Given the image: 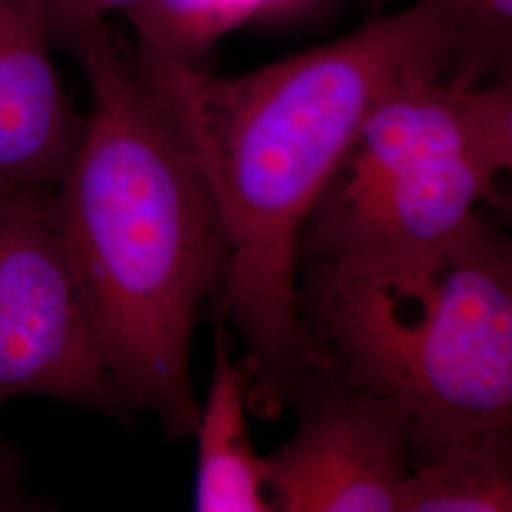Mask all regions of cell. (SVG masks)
Masks as SVG:
<instances>
[{"mask_svg": "<svg viewBox=\"0 0 512 512\" xmlns=\"http://www.w3.org/2000/svg\"><path fill=\"white\" fill-rule=\"evenodd\" d=\"M454 46L446 0H416L346 37L243 74L209 73L126 48L194 150L224 226L217 308L249 378V412L279 420L298 380L330 365L300 308V241L370 112L444 78Z\"/></svg>", "mask_w": 512, "mask_h": 512, "instance_id": "cell-1", "label": "cell"}, {"mask_svg": "<svg viewBox=\"0 0 512 512\" xmlns=\"http://www.w3.org/2000/svg\"><path fill=\"white\" fill-rule=\"evenodd\" d=\"M76 57L92 105L55 215L95 346L131 408L194 437L192 334L219 304L228 247L200 162L109 29Z\"/></svg>", "mask_w": 512, "mask_h": 512, "instance_id": "cell-2", "label": "cell"}, {"mask_svg": "<svg viewBox=\"0 0 512 512\" xmlns=\"http://www.w3.org/2000/svg\"><path fill=\"white\" fill-rule=\"evenodd\" d=\"M336 366L410 410L412 463L512 437V249L480 215L404 302L368 300L330 330Z\"/></svg>", "mask_w": 512, "mask_h": 512, "instance_id": "cell-3", "label": "cell"}, {"mask_svg": "<svg viewBox=\"0 0 512 512\" xmlns=\"http://www.w3.org/2000/svg\"><path fill=\"white\" fill-rule=\"evenodd\" d=\"M29 395L131 410L95 346L48 188L0 194V404Z\"/></svg>", "mask_w": 512, "mask_h": 512, "instance_id": "cell-4", "label": "cell"}, {"mask_svg": "<svg viewBox=\"0 0 512 512\" xmlns=\"http://www.w3.org/2000/svg\"><path fill=\"white\" fill-rule=\"evenodd\" d=\"M289 406L296 431L266 458L274 512H399L412 465L410 410L399 393L330 363L298 380Z\"/></svg>", "mask_w": 512, "mask_h": 512, "instance_id": "cell-5", "label": "cell"}, {"mask_svg": "<svg viewBox=\"0 0 512 512\" xmlns=\"http://www.w3.org/2000/svg\"><path fill=\"white\" fill-rule=\"evenodd\" d=\"M463 154L511 169L512 76L476 88L437 78L393 93L370 112L319 203L355 200L410 165Z\"/></svg>", "mask_w": 512, "mask_h": 512, "instance_id": "cell-6", "label": "cell"}, {"mask_svg": "<svg viewBox=\"0 0 512 512\" xmlns=\"http://www.w3.org/2000/svg\"><path fill=\"white\" fill-rule=\"evenodd\" d=\"M52 46L37 0H0V194L55 190L80 141Z\"/></svg>", "mask_w": 512, "mask_h": 512, "instance_id": "cell-7", "label": "cell"}, {"mask_svg": "<svg viewBox=\"0 0 512 512\" xmlns=\"http://www.w3.org/2000/svg\"><path fill=\"white\" fill-rule=\"evenodd\" d=\"M249 378L232 355L224 327L215 332L211 384L194 431L198 439L194 511L274 512L266 458L256 454L249 425Z\"/></svg>", "mask_w": 512, "mask_h": 512, "instance_id": "cell-8", "label": "cell"}, {"mask_svg": "<svg viewBox=\"0 0 512 512\" xmlns=\"http://www.w3.org/2000/svg\"><path fill=\"white\" fill-rule=\"evenodd\" d=\"M319 0H139L128 19L135 50L203 67L220 38L255 19L294 16Z\"/></svg>", "mask_w": 512, "mask_h": 512, "instance_id": "cell-9", "label": "cell"}, {"mask_svg": "<svg viewBox=\"0 0 512 512\" xmlns=\"http://www.w3.org/2000/svg\"><path fill=\"white\" fill-rule=\"evenodd\" d=\"M512 509V437L482 439L410 465L399 512Z\"/></svg>", "mask_w": 512, "mask_h": 512, "instance_id": "cell-10", "label": "cell"}, {"mask_svg": "<svg viewBox=\"0 0 512 512\" xmlns=\"http://www.w3.org/2000/svg\"><path fill=\"white\" fill-rule=\"evenodd\" d=\"M454 46L446 82L476 88L512 76V0H446Z\"/></svg>", "mask_w": 512, "mask_h": 512, "instance_id": "cell-11", "label": "cell"}, {"mask_svg": "<svg viewBox=\"0 0 512 512\" xmlns=\"http://www.w3.org/2000/svg\"><path fill=\"white\" fill-rule=\"evenodd\" d=\"M55 46L71 54L107 27V16L126 14L139 0H37Z\"/></svg>", "mask_w": 512, "mask_h": 512, "instance_id": "cell-12", "label": "cell"}, {"mask_svg": "<svg viewBox=\"0 0 512 512\" xmlns=\"http://www.w3.org/2000/svg\"><path fill=\"white\" fill-rule=\"evenodd\" d=\"M33 509V499L16 492L14 486L0 484V512L29 511Z\"/></svg>", "mask_w": 512, "mask_h": 512, "instance_id": "cell-13", "label": "cell"}]
</instances>
